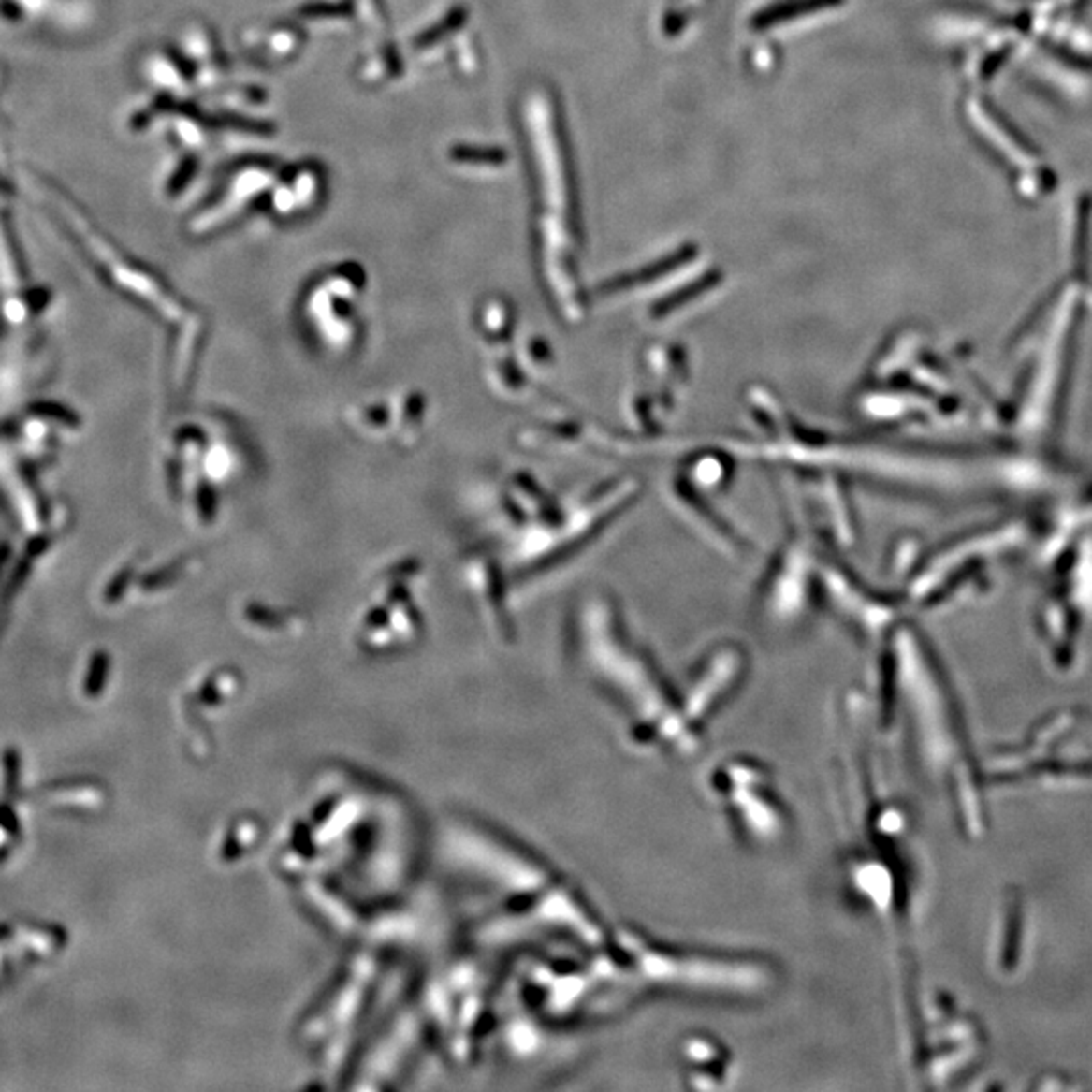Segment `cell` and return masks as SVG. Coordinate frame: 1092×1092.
I'll return each instance as SVG.
<instances>
[{
  "label": "cell",
  "instance_id": "obj_1",
  "mask_svg": "<svg viewBox=\"0 0 1092 1092\" xmlns=\"http://www.w3.org/2000/svg\"><path fill=\"white\" fill-rule=\"evenodd\" d=\"M609 599L589 597L575 619L579 668L623 719L625 735L648 752L690 757L702 733L690 722L680 690L663 677L656 662L623 625Z\"/></svg>",
  "mask_w": 1092,
  "mask_h": 1092
},
{
  "label": "cell",
  "instance_id": "obj_2",
  "mask_svg": "<svg viewBox=\"0 0 1092 1092\" xmlns=\"http://www.w3.org/2000/svg\"><path fill=\"white\" fill-rule=\"evenodd\" d=\"M599 951L630 1001L649 994L757 999L779 983V969L767 959L663 943L635 928H611Z\"/></svg>",
  "mask_w": 1092,
  "mask_h": 1092
},
{
  "label": "cell",
  "instance_id": "obj_3",
  "mask_svg": "<svg viewBox=\"0 0 1092 1092\" xmlns=\"http://www.w3.org/2000/svg\"><path fill=\"white\" fill-rule=\"evenodd\" d=\"M520 120L526 142L531 148L536 203H538V237L543 249V268L546 282L561 308L569 318H579L581 299L576 294V280L571 273L573 233L567 167L562 146L557 134L555 111L550 97L541 87L524 94L520 104Z\"/></svg>",
  "mask_w": 1092,
  "mask_h": 1092
},
{
  "label": "cell",
  "instance_id": "obj_4",
  "mask_svg": "<svg viewBox=\"0 0 1092 1092\" xmlns=\"http://www.w3.org/2000/svg\"><path fill=\"white\" fill-rule=\"evenodd\" d=\"M708 789L736 836L752 846L781 842L789 830L787 806L769 769L755 759L735 757L719 763Z\"/></svg>",
  "mask_w": 1092,
  "mask_h": 1092
},
{
  "label": "cell",
  "instance_id": "obj_5",
  "mask_svg": "<svg viewBox=\"0 0 1092 1092\" xmlns=\"http://www.w3.org/2000/svg\"><path fill=\"white\" fill-rule=\"evenodd\" d=\"M743 672V651L736 646H722L706 660H702L698 670L690 674L684 690L677 688L688 719L700 733H705V724L735 692Z\"/></svg>",
  "mask_w": 1092,
  "mask_h": 1092
},
{
  "label": "cell",
  "instance_id": "obj_6",
  "mask_svg": "<svg viewBox=\"0 0 1092 1092\" xmlns=\"http://www.w3.org/2000/svg\"><path fill=\"white\" fill-rule=\"evenodd\" d=\"M684 1081L690 1088H722L731 1078L735 1062L728 1052L708 1036H692L682 1044Z\"/></svg>",
  "mask_w": 1092,
  "mask_h": 1092
},
{
  "label": "cell",
  "instance_id": "obj_7",
  "mask_svg": "<svg viewBox=\"0 0 1092 1092\" xmlns=\"http://www.w3.org/2000/svg\"><path fill=\"white\" fill-rule=\"evenodd\" d=\"M332 3H344L357 21L367 24L369 29H383L385 27V10L381 0H332Z\"/></svg>",
  "mask_w": 1092,
  "mask_h": 1092
}]
</instances>
